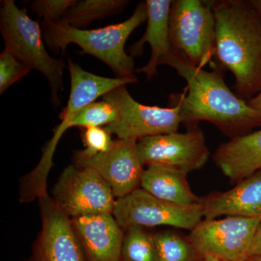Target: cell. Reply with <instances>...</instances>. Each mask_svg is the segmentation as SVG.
<instances>
[{
	"instance_id": "52a82bcc",
	"label": "cell",
	"mask_w": 261,
	"mask_h": 261,
	"mask_svg": "<svg viewBox=\"0 0 261 261\" xmlns=\"http://www.w3.org/2000/svg\"><path fill=\"white\" fill-rule=\"evenodd\" d=\"M67 68L70 76L68 104L60 114L61 123L55 128L53 137L43 149L40 161L31 172L32 178L39 183L47 182L48 175L53 166V156L57 146L65 132L68 129V122L75 113L113 89L137 82L136 75L126 78L99 76L84 70L80 65L75 64L70 60L68 62Z\"/></svg>"
},
{
	"instance_id": "cb8c5ba5",
	"label": "cell",
	"mask_w": 261,
	"mask_h": 261,
	"mask_svg": "<svg viewBox=\"0 0 261 261\" xmlns=\"http://www.w3.org/2000/svg\"><path fill=\"white\" fill-rule=\"evenodd\" d=\"M75 3V0H35L31 2L29 8L43 18L44 23H56Z\"/></svg>"
},
{
	"instance_id": "3957f363",
	"label": "cell",
	"mask_w": 261,
	"mask_h": 261,
	"mask_svg": "<svg viewBox=\"0 0 261 261\" xmlns=\"http://www.w3.org/2000/svg\"><path fill=\"white\" fill-rule=\"evenodd\" d=\"M147 7L139 3L130 18L120 23L97 29L73 28L63 21L44 23L42 34L46 45L54 53H64L70 44H75L83 53L100 60L113 70L118 78L134 76L135 61L125 50L128 37L136 29L147 21Z\"/></svg>"
},
{
	"instance_id": "e0dca14e",
	"label": "cell",
	"mask_w": 261,
	"mask_h": 261,
	"mask_svg": "<svg viewBox=\"0 0 261 261\" xmlns=\"http://www.w3.org/2000/svg\"><path fill=\"white\" fill-rule=\"evenodd\" d=\"M213 160L233 183L248 177L261 169V130L221 144L215 151Z\"/></svg>"
},
{
	"instance_id": "277c9868",
	"label": "cell",
	"mask_w": 261,
	"mask_h": 261,
	"mask_svg": "<svg viewBox=\"0 0 261 261\" xmlns=\"http://www.w3.org/2000/svg\"><path fill=\"white\" fill-rule=\"evenodd\" d=\"M0 31L4 49L46 77L50 87L51 101L58 106V92L63 89L65 63L49 56L39 23L29 16L25 8H19L13 0H4L0 10Z\"/></svg>"
},
{
	"instance_id": "603a6c76",
	"label": "cell",
	"mask_w": 261,
	"mask_h": 261,
	"mask_svg": "<svg viewBox=\"0 0 261 261\" xmlns=\"http://www.w3.org/2000/svg\"><path fill=\"white\" fill-rule=\"evenodd\" d=\"M31 70L11 53L4 49L0 55V93H4L13 84L28 74Z\"/></svg>"
},
{
	"instance_id": "ac0fdd59",
	"label": "cell",
	"mask_w": 261,
	"mask_h": 261,
	"mask_svg": "<svg viewBox=\"0 0 261 261\" xmlns=\"http://www.w3.org/2000/svg\"><path fill=\"white\" fill-rule=\"evenodd\" d=\"M187 174L176 168L149 165L145 169L140 188L161 200L190 205L200 203L202 198L192 191Z\"/></svg>"
},
{
	"instance_id": "f1b7e54d",
	"label": "cell",
	"mask_w": 261,
	"mask_h": 261,
	"mask_svg": "<svg viewBox=\"0 0 261 261\" xmlns=\"http://www.w3.org/2000/svg\"><path fill=\"white\" fill-rule=\"evenodd\" d=\"M203 261H223L219 257L214 256V255H207L203 257Z\"/></svg>"
},
{
	"instance_id": "7c38bea8",
	"label": "cell",
	"mask_w": 261,
	"mask_h": 261,
	"mask_svg": "<svg viewBox=\"0 0 261 261\" xmlns=\"http://www.w3.org/2000/svg\"><path fill=\"white\" fill-rule=\"evenodd\" d=\"M137 140H113L111 148L101 153L86 155L78 151L75 165L96 171L112 189L117 199L140 188L145 172L137 154Z\"/></svg>"
},
{
	"instance_id": "d6986e66",
	"label": "cell",
	"mask_w": 261,
	"mask_h": 261,
	"mask_svg": "<svg viewBox=\"0 0 261 261\" xmlns=\"http://www.w3.org/2000/svg\"><path fill=\"white\" fill-rule=\"evenodd\" d=\"M129 1L126 0H81L65 13L61 21L75 29H86L89 24L118 14Z\"/></svg>"
},
{
	"instance_id": "44dd1931",
	"label": "cell",
	"mask_w": 261,
	"mask_h": 261,
	"mask_svg": "<svg viewBox=\"0 0 261 261\" xmlns=\"http://www.w3.org/2000/svg\"><path fill=\"white\" fill-rule=\"evenodd\" d=\"M118 118V111L111 102L104 99L99 102L94 101L75 113L68 122V128L106 126L116 121Z\"/></svg>"
},
{
	"instance_id": "484cf974",
	"label": "cell",
	"mask_w": 261,
	"mask_h": 261,
	"mask_svg": "<svg viewBox=\"0 0 261 261\" xmlns=\"http://www.w3.org/2000/svg\"><path fill=\"white\" fill-rule=\"evenodd\" d=\"M251 257H261V220L257 226L249 252L248 258Z\"/></svg>"
},
{
	"instance_id": "5bb4252c",
	"label": "cell",
	"mask_w": 261,
	"mask_h": 261,
	"mask_svg": "<svg viewBox=\"0 0 261 261\" xmlns=\"http://www.w3.org/2000/svg\"><path fill=\"white\" fill-rule=\"evenodd\" d=\"M87 261H121L124 230L113 214L71 219Z\"/></svg>"
},
{
	"instance_id": "5b68a950",
	"label": "cell",
	"mask_w": 261,
	"mask_h": 261,
	"mask_svg": "<svg viewBox=\"0 0 261 261\" xmlns=\"http://www.w3.org/2000/svg\"><path fill=\"white\" fill-rule=\"evenodd\" d=\"M216 18L210 1H172L169 41L173 53L203 68L216 58Z\"/></svg>"
},
{
	"instance_id": "8fae6325",
	"label": "cell",
	"mask_w": 261,
	"mask_h": 261,
	"mask_svg": "<svg viewBox=\"0 0 261 261\" xmlns=\"http://www.w3.org/2000/svg\"><path fill=\"white\" fill-rule=\"evenodd\" d=\"M137 149L143 166L161 165L187 174L203 167L210 157L205 136L197 126L185 133L176 132L140 139Z\"/></svg>"
},
{
	"instance_id": "d4e9b609",
	"label": "cell",
	"mask_w": 261,
	"mask_h": 261,
	"mask_svg": "<svg viewBox=\"0 0 261 261\" xmlns=\"http://www.w3.org/2000/svg\"><path fill=\"white\" fill-rule=\"evenodd\" d=\"M111 136L106 128L102 127L82 128V138L85 148L80 152L86 155L106 152L113 142Z\"/></svg>"
},
{
	"instance_id": "4fadbf2b",
	"label": "cell",
	"mask_w": 261,
	"mask_h": 261,
	"mask_svg": "<svg viewBox=\"0 0 261 261\" xmlns=\"http://www.w3.org/2000/svg\"><path fill=\"white\" fill-rule=\"evenodd\" d=\"M42 228L27 261H87L71 219L49 195L39 199Z\"/></svg>"
},
{
	"instance_id": "9c48e42d",
	"label": "cell",
	"mask_w": 261,
	"mask_h": 261,
	"mask_svg": "<svg viewBox=\"0 0 261 261\" xmlns=\"http://www.w3.org/2000/svg\"><path fill=\"white\" fill-rule=\"evenodd\" d=\"M51 197L70 219L113 214L116 201L111 187L96 171L75 164L65 168Z\"/></svg>"
},
{
	"instance_id": "8992f818",
	"label": "cell",
	"mask_w": 261,
	"mask_h": 261,
	"mask_svg": "<svg viewBox=\"0 0 261 261\" xmlns=\"http://www.w3.org/2000/svg\"><path fill=\"white\" fill-rule=\"evenodd\" d=\"M113 214L123 230L133 226H168L191 231L204 218V209L202 202L190 205L172 203L140 187L117 199Z\"/></svg>"
},
{
	"instance_id": "7402d4cb",
	"label": "cell",
	"mask_w": 261,
	"mask_h": 261,
	"mask_svg": "<svg viewBox=\"0 0 261 261\" xmlns=\"http://www.w3.org/2000/svg\"><path fill=\"white\" fill-rule=\"evenodd\" d=\"M159 261H191L195 252L191 243L171 231L153 234Z\"/></svg>"
},
{
	"instance_id": "83f0119b",
	"label": "cell",
	"mask_w": 261,
	"mask_h": 261,
	"mask_svg": "<svg viewBox=\"0 0 261 261\" xmlns=\"http://www.w3.org/2000/svg\"><path fill=\"white\" fill-rule=\"evenodd\" d=\"M248 3L261 20V0H248Z\"/></svg>"
},
{
	"instance_id": "7a4b0ae2",
	"label": "cell",
	"mask_w": 261,
	"mask_h": 261,
	"mask_svg": "<svg viewBox=\"0 0 261 261\" xmlns=\"http://www.w3.org/2000/svg\"><path fill=\"white\" fill-rule=\"evenodd\" d=\"M216 23V58L235 79L237 96L261 92V20L248 0L210 1Z\"/></svg>"
},
{
	"instance_id": "ba28073f",
	"label": "cell",
	"mask_w": 261,
	"mask_h": 261,
	"mask_svg": "<svg viewBox=\"0 0 261 261\" xmlns=\"http://www.w3.org/2000/svg\"><path fill=\"white\" fill-rule=\"evenodd\" d=\"M102 98L113 104L118 111V119L105 126L118 139L139 140L172 133L178 132L183 123L178 106L161 108L140 104L130 96L126 86L113 89Z\"/></svg>"
},
{
	"instance_id": "ffe728a7",
	"label": "cell",
	"mask_w": 261,
	"mask_h": 261,
	"mask_svg": "<svg viewBox=\"0 0 261 261\" xmlns=\"http://www.w3.org/2000/svg\"><path fill=\"white\" fill-rule=\"evenodd\" d=\"M121 261H159L153 234L142 226L124 230Z\"/></svg>"
},
{
	"instance_id": "6da1fadb",
	"label": "cell",
	"mask_w": 261,
	"mask_h": 261,
	"mask_svg": "<svg viewBox=\"0 0 261 261\" xmlns=\"http://www.w3.org/2000/svg\"><path fill=\"white\" fill-rule=\"evenodd\" d=\"M163 65L174 68L186 81L188 94L186 91L171 94L168 105L179 107L183 123L190 128L200 121L210 122L231 139L261 128L260 113L228 88L219 68L207 71L173 51Z\"/></svg>"
},
{
	"instance_id": "4316f807",
	"label": "cell",
	"mask_w": 261,
	"mask_h": 261,
	"mask_svg": "<svg viewBox=\"0 0 261 261\" xmlns=\"http://www.w3.org/2000/svg\"><path fill=\"white\" fill-rule=\"evenodd\" d=\"M247 103L250 107L253 108L261 114V92L255 97L252 98L251 99L247 101Z\"/></svg>"
},
{
	"instance_id": "f546056e",
	"label": "cell",
	"mask_w": 261,
	"mask_h": 261,
	"mask_svg": "<svg viewBox=\"0 0 261 261\" xmlns=\"http://www.w3.org/2000/svg\"><path fill=\"white\" fill-rule=\"evenodd\" d=\"M247 261H261V257H249Z\"/></svg>"
},
{
	"instance_id": "2e32d148",
	"label": "cell",
	"mask_w": 261,
	"mask_h": 261,
	"mask_svg": "<svg viewBox=\"0 0 261 261\" xmlns=\"http://www.w3.org/2000/svg\"><path fill=\"white\" fill-rule=\"evenodd\" d=\"M171 0H147V25L144 35L130 47L132 57L140 56L144 45L148 43L151 57L145 66L136 69L135 73H144L147 80H152L157 73L159 65H163L173 53L169 41V13Z\"/></svg>"
},
{
	"instance_id": "9a60e30c",
	"label": "cell",
	"mask_w": 261,
	"mask_h": 261,
	"mask_svg": "<svg viewBox=\"0 0 261 261\" xmlns=\"http://www.w3.org/2000/svg\"><path fill=\"white\" fill-rule=\"evenodd\" d=\"M204 218L239 216L261 220V169L237 183L228 191L202 198Z\"/></svg>"
},
{
	"instance_id": "30bf717a",
	"label": "cell",
	"mask_w": 261,
	"mask_h": 261,
	"mask_svg": "<svg viewBox=\"0 0 261 261\" xmlns=\"http://www.w3.org/2000/svg\"><path fill=\"white\" fill-rule=\"evenodd\" d=\"M260 219L226 216L205 219L190 231L188 240L197 253L223 261H247Z\"/></svg>"
}]
</instances>
